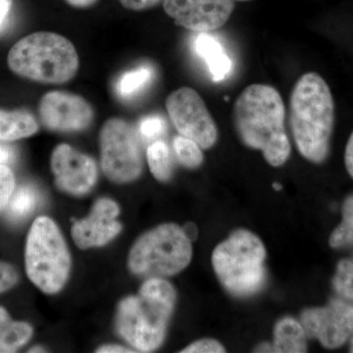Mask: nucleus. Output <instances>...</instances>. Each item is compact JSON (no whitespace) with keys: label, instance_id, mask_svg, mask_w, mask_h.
<instances>
[{"label":"nucleus","instance_id":"nucleus-36","mask_svg":"<svg viewBox=\"0 0 353 353\" xmlns=\"http://www.w3.org/2000/svg\"><path fill=\"white\" fill-rule=\"evenodd\" d=\"M10 321V316L7 313L6 309L0 307V330L6 326Z\"/></svg>","mask_w":353,"mask_h":353},{"label":"nucleus","instance_id":"nucleus-13","mask_svg":"<svg viewBox=\"0 0 353 353\" xmlns=\"http://www.w3.org/2000/svg\"><path fill=\"white\" fill-rule=\"evenodd\" d=\"M51 170L57 187L74 196L88 194L97 180L94 160L66 143L53 150Z\"/></svg>","mask_w":353,"mask_h":353},{"label":"nucleus","instance_id":"nucleus-30","mask_svg":"<svg viewBox=\"0 0 353 353\" xmlns=\"http://www.w3.org/2000/svg\"><path fill=\"white\" fill-rule=\"evenodd\" d=\"M345 163L348 174L353 178V132L348 139L347 148H345Z\"/></svg>","mask_w":353,"mask_h":353},{"label":"nucleus","instance_id":"nucleus-5","mask_svg":"<svg viewBox=\"0 0 353 353\" xmlns=\"http://www.w3.org/2000/svg\"><path fill=\"white\" fill-rule=\"evenodd\" d=\"M266 250L256 234L240 229L216 246L212 266L221 285L236 297L259 294L266 284Z\"/></svg>","mask_w":353,"mask_h":353},{"label":"nucleus","instance_id":"nucleus-9","mask_svg":"<svg viewBox=\"0 0 353 353\" xmlns=\"http://www.w3.org/2000/svg\"><path fill=\"white\" fill-rule=\"evenodd\" d=\"M166 109L172 124L181 136L192 139L203 150L217 143V126L201 95L194 88L174 90L166 99Z\"/></svg>","mask_w":353,"mask_h":353},{"label":"nucleus","instance_id":"nucleus-22","mask_svg":"<svg viewBox=\"0 0 353 353\" xmlns=\"http://www.w3.org/2000/svg\"><path fill=\"white\" fill-rule=\"evenodd\" d=\"M174 152L179 162L188 169H196L203 163V153L196 141L179 136L174 139Z\"/></svg>","mask_w":353,"mask_h":353},{"label":"nucleus","instance_id":"nucleus-16","mask_svg":"<svg viewBox=\"0 0 353 353\" xmlns=\"http://www.w3.org/2000/svg\"><path fill=\"white\" fill-rule=\"evenodd\" d=\"M305 331L303 325L292 317H285L274 328L272 352L301 353L307 352Z\"/></svg>","mask_w":353,"mask_h":353},{"label":"nucleus","instance_id":"nucleus-34","mask_svg":"<svg viewBox=\"0 0 353 353\" xmlns=\"http://www.w3.org/2000/svg\"><path fill=\"white\" fill-rule=\"evenodd\" d=\"M65 1L75 8H88L97 3V0H65Z\"/></svg>","mask_w":353,"mask_h":353},{"label":"nucleus","instance_id":"nucleus-6","mask_svg":"<svg viewBox=\"0 0 353 353\" xmlns=\"http://www.w3.org/2000/svg\"><path fill=\"white\" fill-rule=\"evenodd\" d=\"M192 257V241L183 228L167 223L139 236L130 252L128 263L134 275L163 278L180 273Z\"/></svg>","mask_w":353,"mask_h":353},{"label":"nucleus","instance_id":"nucleus-25","mask_svg":"<svg viewBox=\"0 0 353 353\" xmlns=\"http://www.w3.org/2000/svg\"><path fill=\"white\" fill-rule=\"evenodd\" d=\"M167 132V123L159 115H148L139 121V132L143 139L154 141L163 137Z\"/></svg>","mask_w":353,"mask_h":353},{"label":"nucleus","instance_id":"nucleus-1","mask_svg":"<svg viewBox=\"0 0 353 353\" xmlns=\"http://www.w3.org/2000/svg\"><path fill=\"white\" fill-rule=\"evenodd\" d=\"M284 101L277 88L264 83L246 87L234 104V129L241 143L260 150L271 166L289 160V137L285 128Z\"/></svg>","mask_w":353,"mask_h":353},{"label":"nucleus","instance_id":"nucleus-32","mask_svg":"<svg viewBox=\"0 0 353 353\" xmlns=\"http://www.w3.org/2000/svg\"><path fill=\"white\" fill-rule=\"evenodd\" d=\"M13 0H0V27L6 22L12 8Z\"/></svg>","mask_w":353,"mask_h":353},{"label":"nucleus","instance_id":"nucleus-7","mask_svg":"<svg viewBox=\"0 0 353 353\" xmlns=\"http://www.w3.org/2000/svg\"><path fill=\"white\" fill-rule=\"evenodd\" d=\"M71 257L57 225L39 217L28 234L26 270L30 280L46 294H57L68 280Z\"/></svg>","mask_w":353,"mask_h":353},{"label":"nucleus","instance_id":"nucleus-31","mask_svg":"<svg viewBox=\"0 0 353 353\" xmlns=\"http://www.w3.org/2000/svg\"><path fill=\"white\" fill-rule=\"evenodd\" d=\"M15 153L9 146L0 145V165H8L12 163Z\"/></svg>","mask_w":353,"mask_h":353},{"label":"nucleus","instance_id":"nucleus-28","mask_svg":"<svg viewBox=\"0 0 353 353\" xmlns=\"http://www.w3.org/2000/svg\"><path fill=\"white\" fill-rule=\"evenodd\" d=\"M18 282V274L10 264L0 262V294L10 290Z\"/></svg>","mask_w":353,"mask_h":353},{"label":"nucleus","instance_id":"nucleus-38","mask_svg":"<svg viewBox=\"0 0 353 353\" xmlns=\"http://www.w3.org/2000/svg\"><path fill=\"white\" fill-rule=\"evenodd\" d=\"M274 189H276V190H281L282 189V187H281V185H279V183H274Z\"/></svg>","mask_w":353,"mask_h":353},{"label":"nucleus","instance_id":"nucleus-23","mask_svg":"<svg viewBox=\"0 0 353 353\" xmlns=\"http://www.w3.org/2000/svg\"><path fill=\"white\" fill-rule=\"evenodd\" d=\"M352 243H353V196L347 199L343 204V221L330 238V245L332 248H341Z\"/></svg>","mask_w":353,"mask_h":353},{"label":"nucleus","instance_id":"nucleus-24","mask_svg":"<svg viewBox=\"0 0 353 353\" xmlns=\"http://www.w3.org/2000/svg\"><path fill=\"white\" fill-rule=\"evenodd\" d=\"M333 284L341 296L353 301V262L343 260L339 263Z\"/></svg>","mask_w":353,"mask_h":353},{"label":"nucleus","instance_id":"nucleus-8","mask_svg":"<svg viewBox=\"0 0 353 353\" xmlns=\"http://www.w3.org/2000/svg\"><path fill=\"white\" fill-rule=\"evenodd\" d=\"M101 168L109 180L117 183H131L141 176L143 153L136 129L121 118L104 123L99 136Z\"/></svg>","mask_w":353,"mask_h":353},{"label":"nucleus","instance_id":"nucleus-14","mask_svg":"<svg viewBox=\"0 0 353 353\" xmlns=\"http://www.w3.org/2000/svg\"><path fill=\"white\" fill-rule=\"evenodd\" d=\"M119 211V206L112 199H99L88 217L77 221L72 227L76 245L88 250L112 241L122 230V225L117 221Z\"/></svg>","mask_w":353,"mask_h":353},{"label":"nucleus","instance_id":"nucleus-4","mask_svg":"<svg viewBox=\"0 0 353 353\" xmlns=\"http://www.w3.org/2000/svg\"><path fill=\"white\" fill-rule=\"evenodd\" d=\"M7 63L15 75L34 82L62 85L75 78L80 59L74 44L57 32H39L17 41Z\"/></svg>","mask_w":353,"mask_h":353},{"label":"nucleus","instance_id":"nucleus-26","mask_svg":"<svg viewBox=\"0 0 353 353\" xmlns=\"http://www.w3.org/2000/svg\"><path fill=\"white\" fill-rule=\"evenodd\" d=\"M15 188L13 172L7 165H0V211L3 210L12 196Z\"/></svg>","mask_w":353,"mask_h":353},{"label":"nucleus","instance_id":"nucleus-20","mask_svg":"<svg viewBox=\"0 0 353 353\" xmlns=\"http://www.w3.org/2000/svg\"><path fill=\"white\" fill-rule=\"evenodd\" d=\"M39 203V192L32 185L20 187L9 201L8 215L12 220L24 219L31 214Z\"/></svg>","mask_w":353,"mask_h":353},{"label":"nucleus","instance_id":"nucleus-11","mask_svg":"<svg viewBox=\"0 0 353 353\" xmlns=\"http://www.w3.org/2000/svg\"><path fill=\"white\" fill-rule=\"evenodd\" d=\"M301 323L308 338L317 339L327 348L340 347L353 334V307L332 301L325 307L305 309Z\"/></svg>","mask_w":353,"mask_h":353},{"label":"nucleus","instance_id":"nucleus-39","mask_svg":"<svg viewBox=\"0 0 353 353\" xmlns=\"http://www.w3.org/2000/svg\"><path fill=\"white\" fill-rule=\"evenodd\" d=\"M350 352H353V338L352 340V343H350Z\"/></svg>","mask_w":353,"mask_h":353},{"label":"nucleus","instance_id":"nucleus-27","mask_svg":"<svg viewBox=\"0 0 353 353\" xmlns=\"http://www.w3.org/2000/svg\"><path fill=\"white\" fill-rule=\"evenodd\" d=\"M182 353H220L226 352L222 343L212 339L194 341L189 347L181 352Z\"/></svg>","mask_w":353,"mask_h":353},{"label":"nucleus","instance_id":"nucleus-10","mask_svg":"<svg viewBox=\"0 0 353 353\" xmlns=\"http://www.w3.org/2000/svg\"><path fill=\"white\" fill-rule=\"evenodd\" d=\"M41 122L50 131L82 132L90 127L94 111L81 95L53 90L41 97L39 104Z\"/></svg>","mask_w":353,"mask_h":353},{"label":"nucleus","instance_id":"nucleus-37","mask_svg":"<svg viewBox=\"0 0 353 353\" xmlns=\"http://www.w3.org/2000/svg\"><path fill=\"white\" fill-rule=\"evenodd\" d=\"M30 352H44L43 348L41 347H32Z\"/></svg>","mask_w":353,"mask_h":353},{"label":"nucleus","instance_id":"nucleus-35","mask_svg":"<svg viewBox=\"0 0 353 353\" xmlns=\"http://www.w3.org/2000/svg\"><path fill=\"white\" fill-rule=\"evenodd\" d=\"M183 230L190 241L194 240V239L196 238L197 229L196 225L190 223V224L185 225V226L183 228Z\"/></svg>","mask_w":353,"mask_h":353},{"label":"nucleus","instance_id":"nucleus-19","mask_svg":"<svg viewBox=\"0 0 353 353\" xmlns=\"http://www.w3.org/2000/svg\"><path fill=\"white\" fill-rule=\"evenodd\" d=\"M148 166L155 179L160 182L170 180L173 174V161L170 148L163 141H155L146 152Z\"/></svg>","mask_w":353,"mask_h":353},{"label":"nucleus","instance_id":"nucleus-18","mask_svg":"<svg viewBox=\"0 0 353 353\" xmlns=\"http://www.w3.org/2000/svg\"><path fill=\"white\" fill-rule=\"evenodd\" d=\"M154 76L155 71L152 65H139L118 78L115 85L116 94L120 99H132L146 90Z\"/></svg>","mask_w":353,"mask_h":353},{"label":"nucleus","instance_id":"nucleus-2","mask_svg":"<svg viewBox=\"0 0 353 353\" xmlns=\"http://www.w3.org/2000/svg\"><path fill=\"white\" fill-rule=\"evenodd\" d=\"M290 125L299 152L312 163L328 157L334 125L331 88L315 72L303 74L290 97Z\"/></svg>","mask_w":353,"mask_h":353},{"label":"nucleus","instance_id":"nucleus-29","mask_svg":"<svg viewBox=\"0 0 353 353\" xmlns=\"http://www.w3.org/2000/svg\"><path fill=\"white\" fill-rule=\"evenodd\" d=\"M125 8L132 11H145L153 8L164 0H119Z\"/></svg>","mask_w":353,"mask_h":353},{"label":"nucleus","instance_id":"nucleus-40","mask_svg":"<svg viewBox=\"0 0 353 353\" xmlns=\"http://www.w3.org/2000/svg\"><path fill=\"white\" fill-rule=\"evenodd\" d=\"M238 1H248V0H238Z\"/></svg>","mask_w":353,"mask_h":353},{"label":"nucleus","instance_id":"nucleus-12","mask_svg":"<svg viewBox=\"0 0 353 353\" xmlns=\"http://www.w3.org/2000/svg\"><path fill=\"white\" fill-rule=\"evenodd\" d=\"M163 6L176 25L196 32L219 29L234 11L232 0H164Z\"/></svg>","mask_w":353,"mask_h":353},{"label":"nucleus","instance_id":"nucleus-3","mask_svg":"<svg viewBox=\"0 0 353 353\" xmlns=\"http://www.w3.org/2000/svg\"><path fill=\"white\" fill-rule=\"evenodd\" d=\"M176 299L173 285L161 278H150L138 296L123 299L116 315V331L141 352L157 350L163 343Z\"/></svg>","mask_w":353,"mask_h":353},{"label":"nucleus","instance_id":"nucleus-17","mask_svg":"<svg viewBox=\"0 0 353 353\" xmlns=\"http://www.w3.org/2000/svg\"><path fill=\"white\" fill-rule=\"evenodd\" d=\"M38 131V122L29 111L0 109V141H17L31 137Z\"/></svg>","mask_w":353,"mask_h":353},{"label":"nucleus","instance_id":"nucleus-21","mask_svg":"<svg viewBox=\"0 0 353 353\" xmlns=\"http://www.w3.org/2000/svg\"><path fill=\"white\" fill-rule=\"evenodd\" d=\"M32 336V329L24 322L10 321L0 330V353L15 352Z\"/></svg>","mask_w":353,"mask_h":353},{"label":"nucleus","instance_id":"nucleus-15","mask_svg":"<svg viewBox=\"0 0 353 353\" xmlns=\"http://www.w3.org/2000/svg\"><path fill=\"white\" fill-rule=\"evenodd\" d=\"M192 46L197 57L208 67L213 82L219 83L226 80L231 74L233 63L222 43L208 32H199L194 38Z\"/></svg>","mask_w":353,"mask_h":353},{"label":"nucleus","instance_id":"nucleus-33","mask_svg":"<svg viewBox=\"0 0 353 353\" xmlns=\"http://www.w3.org/2000/svg\"><path fill=\"white\" fill-rule=\"evenodd\" d=\"M97 352L101 353H119V352H134V350H130V348L121 347V345H104L99 348Z\"/></svg>","mask_w":353,"mask_h":353}]
</instances>
